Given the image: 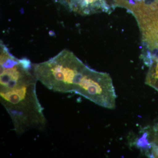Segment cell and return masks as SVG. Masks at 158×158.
<instances>
[{"mask_svg": "<svg viewBox=\"0 0 158 158\" xmlns=\"http://www.w3.org/2000/svg\"><path fill=\"white\" fill-rule=\"evenodd\" d=\"M114 8L116 7H122L127 9L130 6L135 4L137 2H141L143 0H114Z\"/></svg>", "mask_w": 158, "mask_h": 158, "instance_id": "7", "label": "cell"}, {"mask_svg": "<svg viewBox=\"0 0 158 158\" xmlns=\"http://www.w3.org/2000/svg\"><path fill=\"white\" fill-rule=\"evenodd\" d=\"M36 82L0 91L1 102L9 113L16 134L42 130L46 120L36 93Z\"/></svg>", "mask_w": 158, "mask_h": 158, "instance_id": "1", "label": "cell"}, {"mask_svg": "<svg viewBox=\"0 0 158 158\" xmlns=\"http://www.w3.org/2000/svg\"><path fill=\"white\" fill-rule=\"evenodd\" d=\"M138 23L143 45L158 52V0H143L127 9Z\"/></svg>", "mask_w": 158, "mask_h": 158, "instance_id": "5", "label": "cell"}, {"mask_svg": "<svg viewBox=\"0 0 158 158\" xmlns=\"http://www.w3.org/2000/svg\"><path fill=\"white\" fill-rule=\"evenodd\" d=\"M70 9L82 15H90L98 12H110L113 8L107 0H74Z\"/></svg>", "mask_w": 158, "mask_h": 158, "instance_id": "6", "label": "cell"}, {"mask_svg": "<svg viewBox=\"0 0 158 158\" xmlns=\"http://www.w3.org/2000/svg\"><path fill=\"white\" fill-rule=\"evenodd\" d=\"M86 66L73 53L64 50L48 61L33 64V73L49 90L73 93Z\"/></svg>", "mask_w": 158, "mask_h": 158, "instance_id": "2", "label": "cell"}, {"mask_svg": "<svg viewBox=\"0 0 158 158\" xmlns=\"http://www.w3.org/2000/svg\"><path fill=\"white\" fill-rule=\"evenodd\" d=\"M32 69L33 64L29 59H17L1 40L0 91L37 82Z\"/></svg>", "mask_w": 158, "mask_h": 158, "instance_id": "4", "label": "cell"}, {"mask_svg": "<svg viewBox=\"0 0 158 158\" xmlns=\"http://www.w3.org/2000/svg\"><path fill=\"white\" fill-rule=\"evenodd\" d=\"M73 93L109 109L116 106V95L109 74L100 72L86 65Z\"/></svg>", "mask_w": 158, "mask_h": 158, "instance_id": "3", "label": "cell"}]
</instances>
